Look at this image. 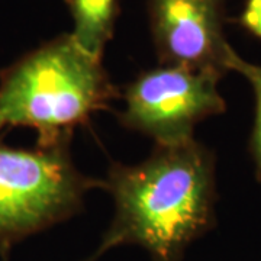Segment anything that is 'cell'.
I'll return each mask as SVG.
<instances>
[{
  "instance_id": "cell-1",
  "label": "cell",
  "mask_w": 261,
  "mask_h": 261,
  "mask_svg": "<svg viewBox=\"0 0 261 261\" xmlns=\"http://www.w3.org/2000/svg\"><path fill=\"white\" fill-rule=\"evenodd\" d=\"M115 215L97 247L138 245L151 261H181L187 247L214 225L215 163L193 140L159 145L134 166L112 163L103 180Z\"/></svg>"
},
{
  "instance_id": "cell-2",
  "label": "cell",
  "mask_w": 261,
  "mask_h": 261,
  "mask_svg": "<svg viewBox=\"0 0 261 261\" xmlns=\"http://www.w3.org/2000/svg\"><path fill=\"white\" fill-rule=\"evenodd\" d=\"M118 96L102 60L63 34L0 73V130L32 128L37 145L49 147L71 140L75 126Z\"/></svg>"
},
{
  "instance_id": "cell-3",
  "label": "cell",
  "mask_w": 261,
  "mask_h": 261,
  "mask_svg": "<svg viewBox=\"0 0 261 261\" xmlns=\"http://www.w3.org/2000/svg\"><path fill=\"white\" fill-rule=\"evenodd\" d=\"M97 186L103 180L74 166L70 140L29 149L0 142V251L79 214Z\"/></svg>"
},
{
  "instance_id": "cell-4",
  "label": "cell",
  "mask_w": 261,
  "mask_h": 261,
  "mask_svg": "<svg viewBox=\"0 0 261 261\" xmlns=\"http://www.w3.org/2000/svg\"><path fill=\"white\" fill-rule=\"evenodd\" d=\"M221 77L214 71L177 65L145 70L125 87V109L118 115L119 121L159 145L193 140L199 122L225 111L224 97L218 90Z\"/></svg>"
},
{
  "instance_id": "cell-5",
  "label": "cell",
  "mask_w": 261,
  "mask_h": 261,
  "mask_svg": "<svg viewBox=\"0 0 261 261\" xmlns=\"http://www.w3.org/2000/svg\"><path fill=\"white\" fill-rule=\"evenodd\" d=\"M147 9L161 64L226 71L231 47L222 32V0H148Z\"/></svg>"
},
{
  "instance_id": "cell-6",
  "label": "cell",
  "mask_w": 261,
  "mask_h": 261,
  "mask_svg": "<svg viewBox=\"0 0 261 261\" xmlns=\"http://www.w3.org/2000/svg\"><path fill=\"white\" fill-rule=\"evenodd\" d=\"M73 18L71 37L90 56L102 60L112 39L118 18V0H65Z\"/></svg>"
},
{
  "instance_id": "cell-7",
  "label": "cell",
  "mask_w": 261,
  "mask_h": 261,
  "mask_svg": "<svg viewBox=\"0 0 261 261\" xmlns=\"http://www.w3.org/2000/svg\"><path fill=\"white\" fill-rule=\"evenodd\" d=\"M226 70H233L240 74H243L248 83L251 84L254 96H255V122L252 130L251 148L252 155L257 163V168L261 176V65L251 64L243 60L232 48L229 49L226 57Z\"/></svg>"
},
{
  "instance_id": "cell-8",
  "label": "cell",
  "mask_w": 261,
  "mask_h": 261,
  "mask_svg": "<svg viewBox=\"0 0 261 261\" xmlns=\"http://www.w3.org/2000/svg\"><path fill=\"white\" fill-rule=\"evenodd\" d=\"M241 22L254 35L261 38V0H248Z\"/></svg>"
},
{
  "instance_id": "cell-9",
  "label": "cell",
  "mask_w": 261,
  "mask_h": 261,
  "mask_svg": "<svg viewBox=\"0 0 261 261\" xmlns=\"http://www.w3.org/2000/svg\"><path fill=\"white\" fill-rule=\"evenodd\" d=\"M100 257H102V254H99V251L96 250V251L92 252L89 257H84L83 260H80V261H97Z\"/></svg>"
}]
</instances>
